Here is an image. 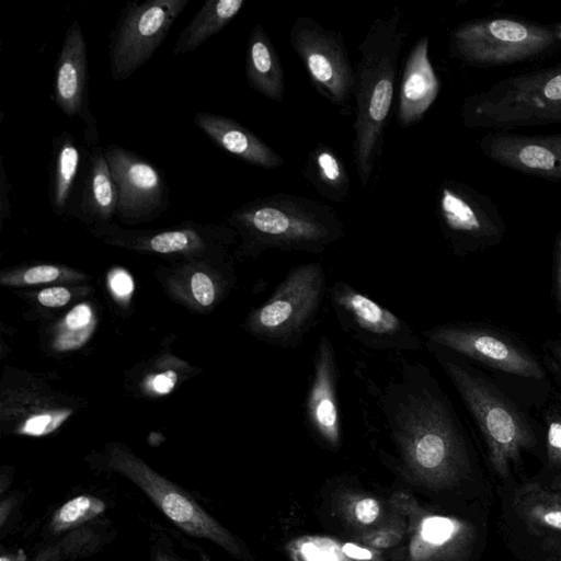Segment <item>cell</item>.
<instances>
[{"label":"cell","instance_id":"obj_1","mask_svg":"<svg viewBox=\"0 0 561 561\" xmlns=\"http://www.w3.org/2000/svg\"><path fill=\"white\" fill-rule=\"evenodd\" d=\"M353 374L357 407L367 431L387 442L414 483L446 489L471 469L460 419L431 370L404 353L359 358Z\"/></svg>","mask_w":561,"mask_h":561},{"label":"cell","instance_id":"obj_2","mask_svg":"<svg viewBox=\"0 0 561 561\" xmlns=\"http://www.w3.org/2000/svg\"><path fill=\"white\" fill-rule=\"evenodd\" d=\"M404 38L403 14L394 8L387 16L374 20L358 45L353 159L364 187L382 153Z\"/></svg>","mask_w":561,"mask_h":561},{"label":"cell","instance_id":"obj_3","mask_svg":"<svg viewBox=\"0 0 561 561\" xmlns=\"http://www.w3.org/2000/svg\"><path fill=\"white\" fill-rule=\"evenodd\" d=\"M228 221L241 234L244 252L267 250L320 254L345 236L334 208L288 193L251 199L230 214Z\"/></svg>","mask_w":561,"mask_h":561},{"label":"cell","instance_id":"obj_4","mask_svg":"<svg viewBox=\"0 0 561 561\" xmlns=\"http://www.w3.org/2000/svg\"><path fill=\"white\" fill-rule=\"evenodd\" d=\"M455 387L474 420L486 446L494 473L506 480L523 451L536 444L524 415L492 383L466 365L454 353L424 343Z\"/></svg>","mask_w":561,"mask_h":561},{"label":"cell","instance_id":"obj_5","mask_svg":"<svg viewBox=\"0 0 561 561\" xmlns=\"http://www.w3.org/2000/svg\"><path fill=\"white\" fill-rule=\"evenodd\" d=\"M328 287L320 261L293 267L253 312L251 330L274 347L297 348L318 322Z\"/></svg>","mask_w":561,"mask_h":561},{"label":"cell","instance_id":"obj_6","mask_svg":"<svg viewBox=\"0 0 561 561\" xmlns=\"http://www.w3.org/2000/svg\"><path fill=\"white\" fill-rule=\"evenodd\" d=\"M106 465L108 470L124 476L135 484L184 535L208 540L234 558H247L239 539L187 490L162 477L131 454L119 449L112 451Z\"/></svg>","mask_w":561,"mask_h":561},{"label":"cell","instance_id":"obj_7","mask_svg":"<svg viewBox=\"0 0 561 561\" xmlns=\"http://www.w3.org/2000/svg\"><path fill=\"white\" fill-rule=\"evenodd\" d=\"M190 0L128 1L110 33L112 79H128L148 62Z\"/></svg>","mask_w":561,"mask_h":561},{"label":"cell","instance_id":"obj_8","mask_svg":"<svg viewBox=\"0 0 561 561\" xmlns=\"http://www.w3.org/2000/svg\"><path fill=\"white\" fill-rule=\"evenodd\" d=\"M327 297L342 331L364 348L385 353L416 352L424 341L407 321L344 280L328 287Z\"/></svg>","mask_w":561,"mask_h":561},{"label":"cell","instance_id":"obj_9","mask_svg":"<svg viewBox=\"0 0 561 561\" xmlns=\"http://www.w3.org/2000/svg\"><path fill=\"white\" fill-rule=\"evenodd\" d=\"M289 43L313 87L347 114L354 93L355 68L343 34L324 27L312 18L299 16L290 27Z\"/></svg>","mask_w":561,"mask_h":561},{"label":"cell","instance_id":"obj_10","mask_svg":"<svg viewBox=\"0 0 561 561\" xmlns=\"http://www.w3.org/2000/svg\"><path fill=\"white\" fill-rule=\"evenodd\" d=\"M424 343L525 378L546 376L540 363L523 346L497 331L463 323L437 324L420 332Z\"/></svg>","mask_w":561,"mask_h":561},{"label":"cell","instance_id":"obj_11","mask_svg":"<svg viewBox=\"0 0 561 561\" xmlns=\"http://www.w3.org/2000/svg\"><path fill=\"white\" fill-rule=\"evenodd\" d=\"M389 504L407 518L410 561H462L470 554L477 538L471 523L428 512L404 491L393 493Z\"/></svg>","mask_w":561,"mask_h":561},{"label":"cell","instance_id":"obj_12","mask_svg":"<svg viewBox=\"0 0 561 561\" xmlns=\"http://www.w3.org/2000/svg\"><path fill=\"white\" fill-rule=\"evenodd\" d=\"M117 190L122 220L159 215L169 206V187L161 171L144 157L116 144L104 148Z\"/></svg>","mask_w":561,"mask_h":561},{"label":"cell","instance_id":"obj_13","mask_svg":"<svg viewBox=\"0 0 561 561\" xmlns=\"http://www.w3.org/2000/svg\"><path fill=\"white\" fill-rule=\"evenodd\" d=\"M88 50L80 23L75 20L66 30L55 66L51 99L67 117L84 124V141L98 146V128L88 96Z\"/></svg>","mask_w":561,"mask_h":561},{"label":"cell","instance_id":"obj_14","mask_svg":"<svg viewBox=\"0 0 561 561\" xmlns=\"http://www.w3.org/2000/svg\"><path fill=\"white\" fill-rule=\"evenodd\" d=\"M337 383L336 354L330 337L322 334L313 355L304 421L312 435L333 450L340 447L342 436Z\"/></svg>","mask_w":561,"mask_h":561},{"label":"cell","instance_id":"obj_15","mask_svg":"<svg viewBox=\"0 0 561 561\" xmlns=\"http://www.w3.org/2000/svg\"><path fill=\"white\" fill-rule=\"evenodd\" d=\"M511 508L538 554L561 549V486L526 482L515 490Z\"/></svg>","mask_w":561,"mask_h":561},{"label":"cell","instance_id":"obj_16","mask_svg":"<svg viewBox=\"0 0 561 561\" xmlns=\"http://www.w3.org/2000/svg\"><path fill=\"white\" fill-rule=\"evenodd\" d=\"M194 124L219 148L267 170L284 164L283 157L239 122L215 113L197 112Z\"/></svg>","mask_w":561,"mask_h":561},{"label":"cell","instance_id":"obj_17","mask_svg":"<svg viewBox=\"0 0 561 561\" xmlns=\"http://www.w3.org/2000/svg\"><path fill=\"white\" fill-rule=\"evenodd\" d=\"M437 90V79L428 59V37L423 36L415 42L404 62L398 124L403 128L417 124L434 101Z\"/></svg>","mask_w":561,"mask_h":561},{"label":"cell","instance_id":"obj_18","mask_svg":"<svg viewBox=\"0 0 561 561\" xmlns=\"http://www.w3.org/2000/svg\"><path fill=\"white\" fill-rule=\"evenodd\" d=\"M245 77L251 89L266 99L282 102L285 95L284 70L268 34L256 24L252 27L245 56Z\"/></svg>","mask_w":561,"mask_h":561},{"label":"cell","instance_id":"obj_19","mask_svg":"<svg viewBox=\"0 0 561 561\" xmlns=\"http://www.w3.org/2000/svg\"><path fill=\"white\" fill-rule=\"evenodd\" d=\"M79 209L105 222L117 209V190L104 148H91L82 180Z\"/></svg>","mask_w":561,"mask_h":561},{"label":"cell","instance_id":"obj_20","mask_svg":"<svg viewBox=\"0 0 561 561\" xmlns=\"http://www.w3.org/2000/svg\"><path fill=\"white\" fill-rule=\"evenodd\" d=\"M244 0H207L180 32L173 46L174 56L195 51L224 30L240 12Z\"/></svg>","mask_w":561,"mask_h":561},{"label":"cell","instance_id":"obj_21","mask_svg":"<svg viewBox=\"0 0 561 561\" xmlns=\"http://www.w3.org/2000/svg\"><path fill=\"white\" fill-rule=\"evenodd\" d=\"M304 174L327 199L343 203L347 198L350 175L341 157L331 146L319 142L309 151Z\"/></svg>","mask_w":561,"mask_h":561},{"label":"cell","instance_id":"obj_22","mask_svg":"<svg viewBox=\"0 0 561 561\" xmlns=\"http://www.w3.org/2000/svg\"><path fill=\"white\" fill-rule=\"evenodd\" d=\"M81 153L73 136L64 130L54 140V158L49 182V202L56 213H62L70 202L80 171Z\"/></svg>","mask_w":561,"mask_h":561},{"label":"cell","instance_id":"obj_23","mask_svg":"<svg viewBox=\"0 0 561 561\" xmlns=\"http://www.w3.org/2000/svg\"><path fill=\"white\" fill-rule=\"evenodd\" d=\"M107 511L104 499L81 493L57 507L47 519L44 535L49 538L62 537L71 531L90 525Z\"/></svg>","mask_w":561,"mask_h":561},{"label":"cell","instance_id":"obj_24","mask_svg":"<svg viewBox=\"0 0 561 561\" xmlns=\"http://www.w3.org/2000/svg\"><path fill=\"white\" fill-rule=\"evenodd\" d=\"M150 561H210L206 552L185 537L171 529L158 527L149 545Z\"/></svg>","mask_w":561,"mask_h":561},{"label":"cell","instance_id":"obj_25","mask_svg":"<svg viewBox=\"0 0 561 561\" xmlns=\"http://www.w3.org/2000/svg\"><path fill=\"white\" fill-rule=\"evenodd\" d=\"M339 508L344 519L357 530V534L376 527L389 513L377 497L358 492L343 493L339 501Z\"/></svg>","mask_w":561,"mask_h":561},{"label":"cell","instance_id":"obj_26","mask_svg":"<svg viewBox=\"0 0 561 561\" xmlns=\"http://www.w3.org/2000/svg\"><path fill=\"white\" fill-rule=\"evenodd\" d=\"M390 506L386 518L376 527L358 533L356 542L366 545L376 550L396 547L408 536V522L405 516L393 506Z\"/></svg>","mask_w":561,"mask_h":561},{"label":"cell","instance_id":"obj_27","mask_svg":"<svg viewBox=\"0 0 561 561\" xmlns=\"http://www.w3.org/2000/svg\"><path fill=\"white\" fill-rule=\"evenodd\" d=\"M148 248L157 253H173L196 248L203 243L202 230L191 226H183L172 230L158 231L146 240Z\"/></svg>","mask_w":561,"mask_h":561},{"label":"cell","instance_id":"obj_28","mask_svg":"<svg viewBox=\"0 0 561 561\" xmlns=\"http://www.w3.org/2000/svg\"><path fill=\"white\" fill-rule=\"evenodd\" d=\"M288 545L304 561H351L343 554L340 542L332 539L306 537Z\"/></svg>","mask_w":561,"mask_h":561},{"label":"cell","instance_id":"obj_29","mask_svg":"<svg viewBox=\"0 0 561 561\" xmlns=\"http://www.w3.org/2000/svg\"><path fill=\"white\" fill-rule=\"evenodd\" d=\"M518 158L529 168L545 170L551 169L556 162L554 156L548 149L535 145L524 147Z\"/></svg>","mask_w":561,"mask_h":561},{"label":"cell","instance_id":"obj_30","mask_svg":"<svg viewBox=\"0 0 561 561\" xmlns=\"http://www.w3.org/2000/svg\"><path fill=\"white\" fill-rule=\"evenodd\" d=\"M547 458L550 467H561V419L554 417L548 422Z\"/></svg>","mask_w":561,"mask_h":561},{"label":"cell","instance_id":"obj_31","mask_svg":"<svg viewBox=\"0 0 561 561\" xmlns=\"http://www.w3.org/2000/svg\"><path fill=\"white\" fill-rule=\"evenodd\" d=\"M491 33L505 42H520L527 37V30L508 20H495L490 24Z\"/></svg>","mask_w":561,"mask_h":561},{"label":"cell","instance_id":"obj_32","mask_svg":"<svg viewBox=\"0 0 561 561\" xmlns=\"http://www.w3.org/2000/svg\"><path fill=\"white\" fill-rule=\"evenodd\" d=\"M193 295L197 302L209 306L215 299V287L211 279L202 272L193 274L191 279Z\"/></svg>","mask_w":561,"mask_h":561},{"label":"cell","instance_id":"obj_33","mask_svg":"<svg viewBox=\"0 0 561 561\" xmlns=\"http://www.w3.org/2000/svg\"><path fill=\"white\" fill-rule=\"evenodd\" d=\"M340 547L351 561H383L380 550L359 542H340Z\"/></svg>","mask_w":561,"mask_h":561},{"label":"cell","instance_id":"obj_34","mask_svg":"<svg viewBox=\"0 0 561 561\" xmlns=\"http://www.w3.org/2000/svg\"><path fill=\"white\" fill-rule=\"evenodd\" d=\"M71 294L64 287H50L38 294V301L47 307H60L70 300Z\"/></svg>","mask_w":561,"mask_h":561},{"label":"cell","instance_id":"obj_35","mask_svg":"<svg viewBox=\"0 0 561 561\" xmlns=\"http://www.w3.org/2000/svg\"><path fill=\"white\" fill-rule=\"evenodd\" d=\"M59 271L53 265H38L31 267L24 274L27 284L48 283L57 278Z\"/></svg>","mask_w":561,"mask_h":561},{"label":"cell","instance_id":"obj_36","mask_svg":"<svg viewBox=\"0 0 561 561\" xmlns=\"http://www.w3.org/2000/svg\"><path fill=\"white\" fill-rule=\"evenodd\" d=\"M91 319V310L87 305L76 306L66 317V323L71 329L87 325Z\"/></svg>","mask_w":561,"mask_h":561},{"label":"cell","instance_id":"obj_37","mask_svg":"<svg viewBox=\"0 0 561 561\" xmlns=\"http://www.w3.org/2000/svg\"><path fill=\"white\" fill-rule=\"evenodd\" d=\"M19 500L18 494H10L8 497L2 496L0 506V526L2 535L4 529L8 527L10 519L13 517L14 510L19 507Z\"/></svg>","mask_w":561,"mask_h":561},{"label":"cell","instance_id":"obj_38","mask_svg":"<svg viewBox=\"0 0 561 561\" xmlns=\"http://www.w3.org/2000/svg\"><path fill=\"white\" fill-rule=\"evenodd\" d=\"M111 287L117 295H128L133 291V280L129 275L122 271H115L110 278Z\"/></svg>","mask_w":561,"mask_h":561},{"label":"cell","instance_id":"obj_39","mask_svg":"<svg viewBox=\"0 0 561 561\" xmlns=\"http://www.w3.org/2000/svg\"><path fill=\"white\" fill-rule=\"evenodd\" d=\"M1 180H0V206H1V214H2V218L4 217L5 213L9 210L10 208V198H9V194H10V190H11V185L8 181V178L5 175V172H4V168H3V163H2V160H1V175H0Z\"/></svg>","mask_w":561,"mask_h":561},{"label":"cell","instance_id":"obj_40","mask_svg":"<svg viewBox=\"0 0 561 561\" xmlns=\"http://www.w3.org/2000/svg\"><path fill=\"white\" fill-rule=\"evenodd\" d=\"M49 422L50 417L48 415H38L32 417L25 425V432L31 435H39L44 433Z\"/></svg>","mask_w":561,"mask_h":561},{"label":"cell","instance_id":"obj_41","mask_svg":"<svg viewBox=\"0 0 561 561\" xmlns=\"http://www.w3.org/2000/svg\"><path fill=\"white\" fill-rule=\"evenodd\" d=\"M176 380V376L173 371H168L157 376L153 380L154 389L160 393L169 392L174 386V381Z\"/></svg>","mask_w":561,"mask_h":561},{"label":"cell","instance_id":"obj_42","mask_svg":"<svg viewBox=\"0 0 561 561\" xmlns=\"http://www.w3.org/2000/svg\"><path fill=\"white\" fill-rule=\"evenodd\" d=\"M545 94L550 100H561V75L547 82Z\"/></svg>","mask_w":561,"mask_h":561},{"label":"cell","instance_id":"obj_43","mask_svg":"<svg viewBox=\"0 0 561 561\" xmlns=\"http://www.w3.org/2000/svg\"><path fill=\"white\" fill-rule=\"evenodd\" d=\"M556 299H557L558 310L561 313V254L559 257L557 272H556Z\"/></svg>","mask_w":561,"mask_h":561},{"label":"cell","instance_id":"obj_44","mask_svg":"<svg viewBox=\"0 0 561 561\" xmlns=\"http://www.w3.org/2000/svg\"><path fill=\"white\" fill-rule=\"evenodd\" d=\"M535 561H561V549L538 554Z\"/></svg>","mask_w":561,"mask_h":561},{"label":"cell","instance_id":"obj_45","mask_svg":"<svg viewBox=\"0 0 561 561\" xmlns=\"http://www.w3.org/2000/svg\"><path fill=\"white\" fill-rule=\"evenodd\" d=\"M286 549L290 561H304L293 547L287 545Z\"/></svg>","mask_w":561,"mask_h":561},{"label":"cell","instance_id":"obj_46","mask_svg":"<svg viewBox=\"0 0 561 561\" xmlns=\"http://www.w3.org/2000/svg\"><path fill=\"white\" fill-rule=\"evenodd\" d=\"M556 357L560 360L561 363V342H558V343H553L552 346H551Z\"/></svg>","mask_w":561,"mask_h":561},{"label":"cell","instance_id":"obj_47","mask_svg":"<svg viewBox=\"0 0 561 561\" xmlns=\"http://www.w3.org/2000/svg\"><path fill=\"white\" fill-rule=\"evenodd\" d=\"M551 485L561 486V476L557 477Z\"/></svg>","mask_w":561,"mask_h":561}]
</instances>
